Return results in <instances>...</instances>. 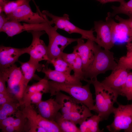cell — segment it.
Returning a JSON list of instances; mask_svg holds the SVG:
<instances>
[{"instance_id":"1","label":"cell","mask_w":132,"mask_h":132,"mask_svg":"<svg viewBox=\"0 0 132 132\" xmlns=\"http://www.w3.org/2000/svg\"><path fill=\"white\" fill-rule=\"evenodd\" d=\"M85 81L94 86L95 91V103L93 111L98 114L101 121L108 119L112 113L114 104L117 102L118 94L106 86L97 78Z\"/></svg>"},{"instance_id":"2","label":"cell","mask_w":132,"mask_h":132,"mask_svg":"<svg viewBox=\"0 0 132 132\" xmlns=\"http://www.w3.org/2000/svg\"><path fill=\"white\" fill-rule=\"evenodd\" d=\"M95 44L93 59L87 70L84 72V81L89 78L92 80L97 78L99 74L112 70L118 63L115 60L113 53L110 50L103 49Z\"/></svg>"},{"instance_id":"3","label":"cell","mask_w":132,"mask_h":132,"mask_svg":"<svg viewBox=\"0 0 132 132\" xmlns=\"http://www.w3.org/2000/svg\"><path fill=\"white\" fill-rule=\"evenodd\" d=\"M49 93L51 96H55L60 91H63L69 94L78 103L87 106L91 110H94L95 101L90 88V84L85 85L65 84L49 80Z\"/></svg>"},{"instance_id":"4","label":"cell","mask_w":132,"mask_h":132,"mask_svg":"<svg viewBox=\"0 0 132 132\" xmlns=\"http://www.w3.org/2000/svg\"><path fill=\"white\" fill-rule=\"evenodd\" d=\"M54 26L50 24L45 32L47 34L49 42L47 47L49 61L56 58L61 57L65 48L72 43L77 41L78 38H69L59 33Z\"/></svg>"},{"instance_id":"5","label":"cell","mask_w":132,"mask_h":132,"mask_svg":"<svg viewBox=\"0 0 132 132\" xmlns=\"http://www.w3.org/2000/svg\"><path fill=\"white\" fill-rule=\"evenodd\" d=\"M42 12L51 19L49 21V24L51 25L55 24L54 27L57 29H62L70 34L78 33L81 35V38L83 39H90L96 42V37L93 34L94 30L92 29L89 30H85L76 26L70 22L68 14L65 13L62 16H59L47 10L43 11Z\"/></svg>"},{"instance_id":"6","label":"cell","mask_w":132,"mask_h":132,"mask_svg":"<svg viewBox=\"0 0 132 132\" xmlns=\"http://www.w3.org/2000/svg\"><path fill=\"white\" fill-rule=\"evenodd\" d=\"M5 75L8 92L16 98L22 105L23 75L20 67L15 64L6 68L0 69Z\"/></svg>"},{"instance_id":"7","label":"cell","mask_w":132,"mask_h":132,"mask_svg":"<svg viewBox=\"0 0 132 132\" xmlns=\"http://www.w3.org/2000/svg\"><path fill=\"white\" fill-rule=\"evenodd\" d=\"M118 104V107H114L113 110L114 120L107 128L111 132H119L123 130L128 132L132 126V103L125 105Z\"/></svg>"},{"instance_id":"8","label":"cell","mask_w":132,"mask_h":132,"mask_svg":"<svg viewBox=\"0 0 132 132\" xmlns=\"http://www.w3.org/2000/svg\"><path fill=\"white\" fill-rule=\"evenodd\" d=\"M9 20L19 22L37 24L47 21V17L41 12H34L32 11L29 2L25 4L18 7L11 13L7 15Z\"/></svg>"},{"instance_id":"9","label":"cell","mask_w":132,"mask_h":132,"mask_svg":"<svg viewBox=\"0 0 132 132\" xmlns=\"http://www.w3.org/2000/svg\"><path fill=\"white\" fill-rule=\"evenodd\" d=\"M32 40L30 45L27 47V53L30 55V60L39 62L46 60L49 61L48 57L47 47L43 41L40 39L41 36L45 33L44 31H31Z\"/></svg>"},{"instance_id":"10","label":"cell","mask_w":132,"mask_h":132,"mask_svg":"<svg viewBox=\"0 0 132 132\" xmlns=\"http://www.w3.org/2000/svg\"><path fill=\"white\" fill-rule=\"evenodd\" d=\"M49 20L46 22L37 24L21 23L13 20H9L0 29V32L5 33L8 37H12L25 31H44L50 24Z\"/></svg>"},{"instance_id":"11","label":"cell","mask_w":132,"mask_h":132,"mask_svg":"<svg viewBox=\"0 0 132 132\" xmlns=\"http://www.w3.org/2000/svg\"><path fill=\"white\" fill-rule=\"evenodd\" d=\"M115 17V19L119 23L116 22L112 18L110 12L108 13L106 19V21L110 26L114 44L117 41L127 43L132 42V34L128 25L122 18L117 15Z\"/></svg>"},{"instance_id":"12","label":"cell","mask_w":132,"mask_h":132,"mask_svg":"<svg viewBox=\"0 0 132 132\" xmlns=\"http://www.w3.org/2000/svg\"><path fill=\"white\" fill-rule=\"evenodd\" d=\"M21 110L28 121L43 128L46 132H62L55 121L46 119L37 113L31 104L23 106Z\"/></svg>"},{"instance_id":"13","label":"cell","mask_w":132,"mask_h":132,"mask_svg":"<svg viewBox=\"0 0 132 132\" xmlns=\"http://www.w3.org/2000/svg\"><path fill=\"white\" fill-rule=\"evenodd\" d=\"M94 23V31L97 33L96 43L104 49L110 50L115 44L109 24L102 21H95Z\"/></svg>"},{"instance_id":"14","label":"cell","mask_w":132,"mask_h":132,"mask_svg":"<svg viewBox=\"0 0 132 132\" xmlns=\"http://www.w3.org/2000/svg\"><path fill=\"white\" fill-rule=\"evenodd\" d=\"M81 37L77 41V44L73 47V51L76 52L80 57L82 63L83 72L87 69L92 61L94 56V47L95 42L88 39L85 42Z\"/></svg>"},{"instance_id":"15","label":"cell","mask_w":132,"mask_h":132,"mask_svg":"<svg viewBox=\"0 0 132 132\" xmlns=\"http://www.w3.org/2000/svg\"><path fill=\"white\" fill-rule=\"evenodd\" d=\"M127 70L118 64L110 74L101 82L120 95L121 89L127 79Z\"/></svg>"},{"instance_id":"16","label":"cell","mask_w":132,"mask_h":132,"mask_svg":"<svg viewBox=\"0 0 132 132\" xmlns=\"http://www.w3.org/2000/svg\"><path fill=\"white\" fill-rule=\"evenodd\" d=\"M27 48H17L1 45L0 47V69L9 67L18 61L22 55L27 53Z\"/></svg>"},{"instance_id":"17","label":"cell","mask_w":132,"mask_h":132,"mask_svg":"<svg viewBox=\"0 0 132 132\" xmlns=\"http://www.w3.org/2000/svg\"><path fill=\"white\" fill-rule=\"evenodd\" d=\"M48 64L43 68L41 72L48 79L59 83L69 85H82L81 81L73 75L67 74L52 70L48 67Z\"/></svg>"},{"instance_id":"18","label":"cell","mask_w":132,"mask_h":132,"mask_svg":"<svg viewBox=\"0 0 132 132\" xmlns=\"http://www.w3.org/2000/svg\"><path fill=\"white\" fill-rule=\"evenodd\" d=\"M38 114L48 120L55 121L61 106L54 99L42 100L36 105Z\"/></svg>"},{"instance_id":"19","label":"cell","mask_w":132,"mask_h":132,"mask_svg":"<svg viewBox=\"0 0 132 132\" xmlns=\"http://www.w3.org/2000/svg\"><path fill=\"white\" fill-rule=\"evenodd\" d=\"M19 62L21 64L20 68L23 75V93L28 83L34 76L35 71L36 70L38 72L41 71L45 65L30 59L26 62L19 61Z\"/></svg>"},{"instance_id":"20","label":"cell","mask_w":132,"mask_h":132,"mask_svg":"<svg viewBox=\"0 0 132 132\" xmlns=\"http://www.w3.org/2000/svg\"><path fill=\"white\" fill-rule=\"evenodd\" d=\"M55 96V100L61 106L60 110L62 114L78 111L84 105L78 103L70 96L64 94L61 91L57 93Z\"/></svg>"},{"instance_id":"21","label":"cell","mask_w":132,"mask_h":132,"mask_svg":"<svg viewBox=\"0 0 132 132\" xmlns=\"http://www.w3.org/2000/svg\"><path fill=\"white\" fill-rule=\"evenodd\" d=\"M88 108L85 106L78 110L62 114L65 119L73 122L76 125L80 124L82 122L93 115Z\"/></svg>"},{"instance_id":"22","label":"cell","mask_w":132,"mask_h":132,"mask_svg":"<svg viewBox=\"0 0 132 132\" xmlns=\"http://www.w3.org/2000/svg\"><path fill=\"white\" fill-rule=\"evenodd\" d=\"M101 119L98 115H93L87 118L80 124V132H101L103 129L100 130L99 127Z\"/></svg>"},{"instance_id":"23","label":"cell","mask_w":132,"mask_h":132,"mask_svg":"<svg viewBox=\"0 0 132 132\" xmlns=\"http://www.w3.org/2000/svg\"><path fill=\"white\" fill-rule=\"evenodd\" d=\"M55 121L58 124L62 132H80L79 128L74 123L65 118L62 113L59 112Z\"/></svg>"},{"instance_id":"24","label":"cell","mask_w":132,"mask_h":132,"mask_svg":"<svg viewBox=\"0 0 132 132\" xmlns=\"http://www.w3.org/2000/svg\"><path fill=\"white\" fill-rule=\"evenodd\" d=\"M20 106L21 104L17 101L5 103L0 107V121L15 114L19 110L18 108Z\"/></svg>"},{"instance_id":"25","label":"cell","mask_w":132,"mask_h":132,"mask_svg":"<svg viewBox=\"0 0 132 132\" xmlns=\"http://www.w3.org/2000/svg\"><path fill=\"white\" fill-rule=\"evenodd\" d=\"M111 8L113 10V12L111 13L110 12L111 17L117 14L122 13L128 16L129 18H132V0L121 3L119 6H113Z\"/></svg>"},{"instance_id":"26","label":"cell","mask_w":132,"mask_h":132,"mask_svg":"<svg viewBox=\"0 0 132 132\" xmlns=\"http://www.w3.org/2000/svg\"><path fill=\"white\" fill-rule=\"evenodd\" d=\"M49 64H51L54 66L55 70L67 74H71L73 70L72 66L63 60L61 57L51 60Z\"/></svg>"},{"instance_id":"27","label":"cell","mask_w":132,"mask_h":132,"mask_svg":"<svg viewBox=\"0 0 132 132\" xmlns=\"http://www.w3.org/2000/svg\"><path fill=\"white\" fill-rule=\"evenodd\" d=\"M30 0H6L3 5L0 6V11H3L6 15L10 14L19 6L27 3Z\"/></svg>"},{"instance_id":"28","label":"cell","mask_w":132,"mask_h":132,"mask_svg":"<svg viewBox=\"0 0 132 132\" xmlns=\"http://www.w3.org/2000/svg\"><path fill=\"white\" fill-rule=\"evenodd\" d=\"M15 114L16 118L15 119L12 125L14 127L15 132H24L26 118L21 110H19Z\"/></svg>"},{"instance_id":"29","label":"cell","mask_w":132,"mask_h":132,"mask_svg":"<svg viewBox=\"0 0 132 132\" xmlns=\"http://www.w3.org/2000/svg\"><path fill=\"white\" fill-rule=\"evenodd\" d=\"M120 95L125 97L128 100H132V72L128 73Z\"/></svg>"},{"instance_id":"30","label":"cell","mask_w":132,"mask_h":132,"mask_svg":"<svg viewBox=\"0 0 132 132\" xmlns=\"http://www.w3.org/2000/svg\"><path fill=\"white\" fill-rule=\"evenodd\" d=\"M72 67L74 72L73 75L81 81H84V72L82 70V62L80 57L78 54Z\"/></svg>"},{"instance_id":"31","label":"cell","mask_w":132,"mask_h":132,"mask_svg":"<svg viewBox=\"0 0 132 132\" xmlns=\"http://www.w3.org/2000/svg\"><path fill=\"white\" fill-rule=\"evenodd\" d=\"M36 91L37 90L35 83L30 86H27L23 94L22 107L31 104L30 100L31 97Z\"/></svg>"},{"instance_id":"32","label":"cell","mask_w":132,"mask_h":132,"mask_svg":"<svg viewBox=\"0 0 132 132\" xmlns=\"http://www.w3.org/2000/svg\"><path fill=\"white\" fill-rule=\"evenodd\" d=\"M49 80L45 77L40 79L38 82L35 83L37 91L43 93H49Z\"/></svg>"},{"instance_id":"33","label":"cell","mask_w":132,"mask_h":132,"mask_svg":"<svg viewBox=\"0 0 132 132\" xmlns=\"http://www.w3.org/2000/svg\"><path fill=\"white\" fill-rule=\"evenodd\" d=\"M24 132H46V130L40 126L29 122L26 118L24 127Z\"/></svg>"},{"instance_id":"34","label":"cell","mask_w":132,"mask_h":132,"mask_svg":"<svg viewBox=\"0 0 132 132\" xmlns=\"http://www.w3.org/2000/svg\"><path fill=\"white\" fill-rule=\"evenodd\" d=\"M117 63L127 70L132 69V56H122L120 58Z\"/></svg>"},{"instance_id":"35","label":"cell","mask_w":132,"mask_h":132,"mask_svg":"<svg viewBox=\"0 0 132 132\" xmlns=\"http://www.w3.org/2000/svg\"><path fill=\"white\" fill-rule=\"evenodd\" d=\"M17 101L16 98L8 93H0V107L5 103Z\"/></svg>"},{"instance_id":"36","label":"cell","mask_w":132,"mask_h":132,"mask_svg":"<svg viewBox=\"0 0 132 132\" xmlns=\"http://www.w3.org/2000/svg\"><path fill=\"white\" fill-rule=\"evenodd\" d=\"M77 54L73 51L72 53L70 54L63 52L61 57L72 66L76 58Z\"/></svg>"},{"instance_id":"37","label":"cell","mask_w":132,"mask_h":132,"mask_svg":"<svg viewBox=\"0 0 132 132\" xmlns=\"http://www.w3.org/2000/svg\"><path fill=\"white\" fill-rule=\"evenodd\" d=\"M7 78L4 73L0 71V93H8L6 85Z\"/></svg>"},{"instance_id":"38","label":"cell","mask_w":132,"mask_h":132,"mask_svg":"<svg viewBox=\"0 0 132 132\" xmlns=\"http://www.w3.org/2000/svg\"><path fill=\"white\" fill-rule=\"evenodd\" d=\"M43 93L41 92L37 91L33 94L30 98L31 104L32 103L36 105L39 103L42 100Z\"/></svg>"},{"instance_id":"39","label":"cell","mask_w":132,"mask_h":132,"mask_svg":"<svg viewBox=\"0 0 132 132\" xmlns=\"http://www.w3.org/2000/svg\"><path fill=\"white\" fill-rule=\"evenodd\" d=\"M15 118L11 116H9L0 121V129L1 130L7 126L12 124Z\"/></svg>"},{"instance_id":"40","label":"cell","mask_w":132,"mask_h":132,"mask_svg":"<svg viewBox=\"0 0 132 132\" xmlns=\"http://www.w3.org/2000/svg\"><path fill=\"white\" fill-rule=\"evenodd\" d=\"M8 21L7 15L3 12L0 13V29Z\"/></svg>"},{"instance_id":"41","label":"cell","mask_w":132,"mask_h":132,"mask_svg":"<svg viewBox=\"0 0 132 132\" xmlns=\"http://www.w3.org/2000/svg\"><path fill=\"white\" fill-rule=\"evenodd\" d=\"M126 47L127 50L126 56H132V42L127 43Z\"/></svg>"},{"instance_id":"42","label":"cell","mask_w":132,"mask_h":132,"mask_svg":"<svg viewBox=\"0 0 132 132\" xmlns=\"http://www.w3.org/2000/svg\"><path fill=\"white\" fill-rule=\"evenodd\" d=\"M1 130L2 132H15V129L12 124L7 126Z\"/></svg>"},{"instance_id":"43","label":"cell","mask_w":132,"mask_h":132,"mask_svg":"<svg viewBox=\"0 0 132 132\" xmlns=\"http://www.w3.org/2000/svg\"><path fill=\"white\" fill-rule=\"evenodd\" d=\"M101 3L104 4L107 3L112 2H120V3H122L125 2L124 0H96Z\"/></svg>"},{"instance_id":"44","label":"cell","mask_w":132,"mask_h":132,"mask_svg":"<svg viewBox=\"0 0 132 132\" xmlns=\"http://www.w3.org/2000/svg\"><path fill=\"white\" fill-rule=\"evenodd\" d=\"M122 19L128 25L131 31L132 34V18L125 19L122 18Z\"/></svg>"},{"instance_id":"45","label":"cell","mask_w":132,"mask_h":132,"mask_svg":"<svg viewBox=\"0 0 132 132\" xmlns=\"http://www.w3.org/2000/svg\"><path fill=\"white\" fill-rule=\"evenodd\" d=\"M6 0H0V6H2Z\"/></svg>"},{"instance_id":"46","label":"cell","mask_w":132,"mask_h":132,"mask_svg":"<svg viewBox=\"0 0 132 132\" xmlns=\"http://www.w3.org/2000/svg\"><path fill=\"white\" fill-rule=\"evenodd\" d=\"M32 0L33 1V2L34 3L35 5V6L36 8V9H39V7L36 4V3H35V1H34V0Z\"/></svg>"},{"instance_id":"47","label":"cell","mask_w":132,"mask_h":132,"mask_svg":"<svg viewBox=\"0 0 132 132\" xmlns=\"http://www.w3.org/2000/svg\"><path fill=\"white\" fill-rule=\"evenodd\" d=\"M128 132H132V126L129 130Z\"/></svg>"}]
</instances>
